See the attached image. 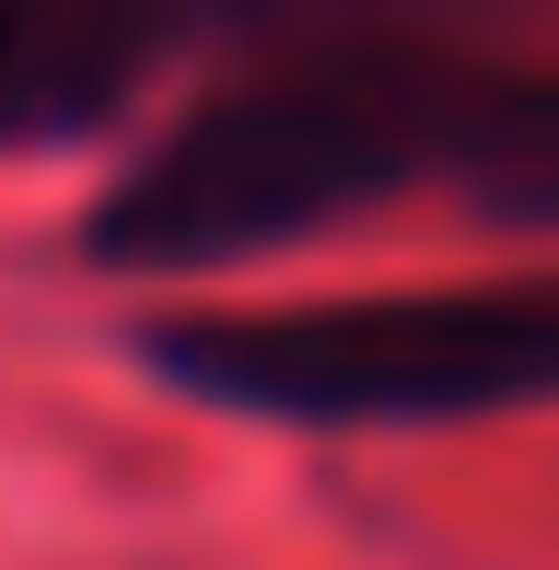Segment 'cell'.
Returning <instances> with one entry per match:
<instances>
[{"label": "cell", "instance_id": "obj_1", "mask_svg": "<svg viewBox=\"0 0 559 570\" xmlns=\"http://www.w3.org/2000/svg\"><path fill=\"white\" fill-rule=\"evenodd\" d=\"M490 47H339V59L222 70L164 140L117 164L82 256L106 279H222L245 256L385 210L409 187H467V151L501 94Z\"/></svg>", "mask_w": 559, "mask_h": 570}, {"label": "cell", "instance_id": "obj_2", "mask_svg": "<svg viewBox=\"0 0 559 570\" xmlns=\"http://www.w3.org/2000/svg\"><path fill=\"white\" fill-rule=\"evenodd\" d=\"M164 396L268 431H467L559 407V268L362 303H187L129 326Z\"/></svg>", "mask_w": 559, "mask_h": 570}, {"label": "cell", "instance_id": "obj_3", "mask_svg": "<svg viewBox=\"0 0 559 570\" xmlns=\"http://www.w3.org/2000/svg\"><path fill=\"white\" fill-rule=\"evenodd\" d=\"M82 12L151 82L164 59L268 70V59H339V47H478L524 0H82Z\"/></svg>", "mask_w": 559, "mask_h": 570}, {"label": "cell", "instance_id": "obj_4", "mask_svg": "<svg viewBox=\"0 0 559 570\" xmlns=\"http://www.w3.org/2000/svg\"><path fill=\"white\" fill-rule=\"evenodd\" d=\"M140 94V59L82 0H0V151H59Z\"/></svg>", "mask_w": 559, "mask_h": 570}, {"label": "cell", "instance_id": "obj_5", "mask_svg": "<svg viewBox=\"0 0 559 570\" xmlns=\"http://www.w3.org/2000/svg\"><path fill=\"white\" fill-rule=\"evenodd\" d=\"M467 210L501 233H559V59H513L467 151Z\"/></svg>", "mask_w": 559, "mask_h": 570}]
</instances>
